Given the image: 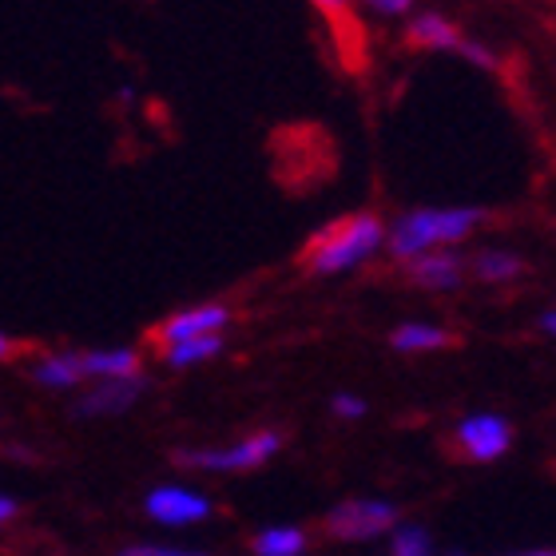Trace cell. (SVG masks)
<instances>
[{"mask_svg":"<svg viewBox=\"0 0 556 556\" xmlns=\"http://www.w3.org/2000/svg\"><path fill=\"white\" fill-rule=\"evenodd\" d=\"M386 243V227L378 215H346L318 231L306 247V267L314 275H342L358 267Z\"/></svg>","mask_w":556,"mask_h":556,"instance_id":"cell-1","label":"cell"},{"mask_svg":"<svg viewBox=\"0 0 556 556\" xmlns=\"http://www.w3.org/2000/svg\"><path fill=\"white\" fill-rule=\"evenodd\" d=\"M477 223H481V211H477V207L409 211L406 219H397L394 235H390V247H394L397 258L429 255V251H438V247H445V243H462Z\"/></svg>","mask_w":556,"mask_h":556,"instance_id":"cell-2","label":"cell"},{"mask_svg":"<svg viewBox=\"0 0 556 556\" xmlns=\"http://www.w3.org/2000/svg\"><path fill=\"white\" fill-rule=\"evenodd\" d=\"M278 450H282V433L278 429H263V433H251V438L235 441V445L179 453V462L187 469H203V473H247V469L267 465Z\"/></svg>","mask_w":556,"mask_h":556,"instance_id":"cell-3","label":"cell"},{"mask_svg":"<svg viewBox=\"0 0 556 556\" xmlns=\"http://www.w3.org/2000/svg\"><path fill=\"white\" fill-rule=\"evenodd\" d=\"M394 525H397V505L378 501V497H350V501H342V505H334L330 517H326L330 536L350 541V545L378 541V536H386Z\"/></svg>","mask_w":556,"mask_h":556,"instance_id":"cell-4","label":"cell"},{"mask_svg":"<svg viewBox=\"0 0 556 556\" xmlns=\"http://www.w3.org/2000/svg\"><path fill=\"white\" fill-rule=\"evenodd\" d=\"M143 513H148L151 521L184 529V525L207 521L211 513H215V501H211L207 493L187 489V485H155L148 497H143Z\"/></svg>","mask_w":556,"mask_h":556,"instance_id":"cell-5","label":"cell"},{"mask_svg":"<svg viewBox=\"0 0 556 556\" xmlns=\"http://www.w3.org/2000/svg\"><path fill=\"white\" fill-rule=\"evenodd\" d=\"M457 445L469 462H497L513 450V426L501 414H469L457 426Z\"/></svg>","mask_w":556,"mask_h":556,"instance_id":"cell-6","label":"cell"},{"mask_svg":"<svg viewBox=\"0 0 556 556\" xmlns=\"http://www.w3.org/2000/svg\"><path fill=\"white\" fill-rule=\"evenodd\" d=\"M148 390V378L136 374V378H116V382H96L88 394H80L76 402V417H119L136 406Z\"/></svg>","mask_w":556,"mask_h":556,"instance_id":"cell-7","label":"cell"},{"mask_svg":"<svg viewBox=\"0 0 556 556\" xmlns=\"http://www.w3.org/2000/svg\"><path fill=\"white\" fill-rule=\"evenodd\" d=\"M227 323H231V311L219 306V302H207V306H187V311L172 314L167 323H160L155 338H160V346H175V342H191V338L219 334Z\"/></svg>","mask_w":556,"mask_h":556,"instance_id":"cell-8","label":"cell"},{"mask_svg":"<svg viewBox=\"0 0 556 556\" xmlns=\"http://www.w3.org/2000/svg\"><path fill=\"white\" fill-rule=\"evenodd\" d=\"M80 370H84V382H88V378H96V382L136 378L139 374V350H128V346L88 350V354H80Z\"/></svg>","mask_w":556,"mask_h":556,"instance_id":"cell-9","label":"cell"},{"mask_svg":"<svg viewBox=\"0 0 556 556\" xmlns=\"http://www.w3.org/2000/svg\"><path fill=\"white\" fill-rule=\"evenodd\" d=\"M409 275H414V282H421V287L453 290L462 282V263L453 255H445V251H429V255L409 258Z\"/></svg>","mask_w":556,"mask_h":556,"instance_id":"cell-10","label":"cell"},{"mask_svg":"<svg viewBox=\"0 0 556 556\" xmlns=\"http://www.w3.org/2000/svg\"><path fill=\"white\" fill-rule=\"evenodd\" d=\"M318 9L334 21V36H338V45H342V56H346L350 68H358L362 64V33L354 28V16H350V0H314Z\"/></svg>","mask_w":556,"mask_h":556,"instance_id":"cell-11","label":"cell"},{"mask_svg":"<svg viewBox=\"0 0 556 556\" xmlns=\"http://www.w3.org/2000/svg\"><path fill=\"white\" fill-rule=\"evenodd\" d=\"M33 378L48 390H76L84 382V370H80V354H48L33 366Z\"/></svg>","mask_w":556,"mask_h":556,"instance_id":"cell-12","label":"cell"},{"mask_svg":"<svg viewBox=\"0 0 556 556\" xmlns=\"http://www.w3.org/2000/svg\"><path fill=\"white\" fill-rule=\"evenodd\" d=\"M255 556H306V533L294 525H270L251 541Z\"/></svg>","mask_w":556,"mask_h":556,"instance_id":"cell-13","label":"cell"},{"mask_svg":"<svg viewBox=\"0 0 556 556\" xmlns=\"http://www.w3.org/2000/svg\"><path fill=\"white\" fill-rule=\"evenodd\" d=\"M450 346V334L441 326L429 323H406L394 330V350L397 354H429V350Z\"/></svg>","mask_w":556,"mask_h":556,"instance_id":"cell-14","label":"cell"},{"mask_svg":"<svg viewBox=\"0 0 556 556\" xmlns=\"http://www.w3.org/2000/svg\"><path fill=\"white\" fill-rule=\"evenodd\" d=\"M223 350V338L219 334H207V338H191V342H175V346H163V362L175 366V370H187V366H203L211 362L215 354Z\"/></svg>","mask_w":556,"mask_h":556,"instance_id":"cell-15","label":"cell"},{"mask_svg":"<svg viewBox=\"0 0 556 556\" xmlns=\"http://www.w3.org/2000/svg\"><path fill=\"white\" fill-rule=\"evenodd\" d=\"M409 45L417 48H462L465 40L457 36L450 21H441V16H421V21L409 28Z\"/></svg>","mask_w":556,"mask_h":556,"instance_id":"cell-16","label":"cell"},{"mask_svg":"<svg viewBox=\"0 0 556 556\" xmlns=\"http://www.w3.org/2000/svg\"><path fill=\"white\" fill-rule=\"evenodd\" d=\"M521 270V258L509 255V251H485V255L477 258V275L485 278V282H505V278H517Z\"/></svg>","mask_w":556,"mask_h":556,"instance_id":"cell-17","label":"cell"},{"mask_svg":"<svg viewBox=\"0 0 556 556\" xmlns=\"http://www.w3.org/2000/svg\"><path fill=\"white\" fill-rule=\"evenodd\" d=\"M390 545H394V556H429L433 541L421 525H394L390 529Z\"/></svg>","mask_w":556,"mask_h":556,"instance_id":"cell-18","label":"cell"},{"mask_svg":"<svg viewBox=\"0 0 556 556\" xmlns=\"http://www.w3.org/2000/svg\"><path fill=\"white\" fill-rule=\"evenodd\" d=\"M330 409H334V417H346V421H354V417L366 414V402H362L358 394H334Z\"/></svg>","mask_w":556,"mask_h":556,"instance_id":"cell-19","label":"cell"},{"mask_svg":"<svg viewBox=\"0 0 556 556\" xmlns=\"http://www.w3.org/2000/svg\"><path fill=\"white\" fill-rule=\"evenodd\" d=\"M119 556H211V553H191V548H163V545H136V548H124Z\"/></svg>","mask_w":556,"mask_h":556,"instance_id":"cell-20","label":"cell"},{"mask_svg":"<svg viewBox=\"0 0 556 556\" xmlns=\"http://www.w3.org/2000/svg\"><path fill=\"white\" fill-rule=\"evenodd\" d=\"M16 513H21V505H16V501H12L9 493H0V529L16 521Z\"/></svg>","mask_w":556,"mask_h":556,"instance_id":"cell-21","label":"cell"},{"mask_svg":"<svg viewBox=\"0 0 556 556\" xmlns=\"http://www.w3.org/2000/svg\"><path fill=\"white\" fill-rule=\"evenodd\" d=\"M374 4H378V9H386V12H402L409 0H374Z\"/></svg>","mask_w":556,"mask_h":556,"instance_id":"cell-22","label":"cell"},{"mask_svg":"<svg viewBox=\"0 0 556 556\" xmlns=\"http://www.w3.org/2000/svg\"><path fill=\"white\" fill-rule=\"evenodd\" d=\"M12 354H16V342L9 334H0V358H12Z\"/></svg>","mask_w":556,"mask_h":556,"instance_id":"cell-23","label":"cell"},{"mask_svg":"<svg viewBox=\"0 0 556 556\" xmlns=\"http://www.w3.org/2000/svg\"><path fill=\"white\" fill-rule=\"evenodd\" d=\"M553 326H556V314L545 311V314H541V330H545V334H553Z\"/></svg>","mask_w":556,"mask_h":556,"instance_id":"cell-24","label":"cell"},{"mask_svg":"<svg viewBox=\"0 0 556 556\" xmlns=\"http://www.w3.org/2000/svg\"><path fill=\"white\" fill-rule=\"evenodd\" d=\"M517 556H556L553 548H533V553H517Z\"/></svg>","mask_w":556,"mask_h":556,"instance_id":"cell-25","label":"cell"}]
</instances>
